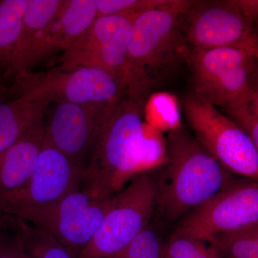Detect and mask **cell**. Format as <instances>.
<instances>
[{
  "label": "cell",
  "instance_id": "d6986e66",
  "mask_svg": "<svg viewBox=\"0 0 258 258\" xmlns=\"http://www.w3.org/2000/svg\"><path fill=\"white\" fill-rule=\"evenodd\" d=\"M14 217L29 258H78L77 254L50 234L23 219Z\"/></svg>",
  "mask_w": 258,
  "mask_h": 258
},
{
  "label": "cell",
  "instance_id": "8992f818",
  "mask_svg": "<svg viewBox=\"0 0 258 258\" xmlns=\"http://www.w3.org/2000/svg\"><path fill=\"white\" fill-rule=\"evenodd\" d=\"M10 97L74 103H113L124 93L122 80L103 70L79 68L24 73L13 79Z\"/></svg>",
  "mask_w": 258,
  "mask_h": 258
},
{
  "label": "cell",
  "instance_id": "ac0fdd59",
  "mask_svg": "<svg viewBox=\"0 0 258 258\" xmlns=\"http://www.w3.org/2000/svg\"><path fill=\"white\" fill-rule=\"evenodd\" d=\"M28 0H0V79L12 77Z\"/></svg>",
  "mask_w": 258,
  "mask_h": 258
},
{
  "label": "cell",
  "instance_id": "52a82bcc",
  "mask_svg": "<svg viewBox=\"0 0 258 258\" xmlns=\"http://www.w3.org/2000/svg\"><path fill=\"white\" fill-rule=\"evenodd\" d=\"M155 181L146 173L134 176L113 197V205L78 258H108L147 228L157 208Z\"/></svg>",
  "mask_w": 258,
  "mask_h": 258
},
{
  "label": "cell",
  "instance_id": "603a6c76",
  "mask_svg": "<svg viewBox=\"0 0 258 258\" xmlns=\"http://www.w3.org/2000/svg\"><path fill=\"white\" fill-rule=\"evenodd\" d=\"M164 247L157 234L144 229L133 241L108 258H163Z\"/></svg>",
  "mask_w": 258,
  "mask_h": 258
},
{
  "label": "cell",
  "instance_id": "277c9868",
  "mask_svg": "<svg viewBox=\"0 0 258 258\" xmlns=\"http://www.w3.org/2000/svg\"><path fill=\"white\" fill-rule=\"evenodd\" d=\"M182 108L196 139L226 169L257 181L258 147L225 113L196 93L186 94Z\"/></svg>",
  "mask_w": 258,
  "mask_h": 258
},
{
  "label": "cell",
  "instance_id": "7402d4cb",
  "mask_svg": "<svg viewBox=\"0 0 258 258\" xmlns=\"http://www.w3.org/2000/svg\"><path fill=\"white\" fill-rule=\"evenodd\" d=\"M163 258H221L213 244L186 236L173 235L164 247Z\"/></svg>",
  "mask_w": 258,
  "mask_h": 258
},
{
  "label": "cell",
  "instance_id": "9a60e30c",
  "mask_svg": "<svg viewBox=\"0 0 258 258\" xmlns=\"http://www.w3.org/2000/svg\"><path fill=\"white\" fill-rule=\"evenodd\" d=\"M45 136L43 120L0 154V192L14 191L26 184L36 166Z\"/></svg>",
  "mask_w": 258,
  "mask_h": 258
},
{
  "label": "cell",
  "instance_id": "484cf974",
  "mask_svg": "<svg viewBox=\"0 0 258 258\" xmlns=\"http://www.w3.org/2000/svg\"><path fill=\"white\" fill-rule=\"evenodd\" d=\"M10 97L9 88L5 86L4 83L0 79V102L8 99Z\"/></svg>",
  "mask_w": 258,
  "mask_h": 258
},
{
  "label": "cell",
  "instance_id": "d4e9b609",
  "mask_svg": "<svg viewBox=\"0 0 258 258\" xmlns=\"http://www.w3.org/2000/svg\"><path fill=\"white\" fill-rule=\"evenodd\" d=\"M0 258H29L15 217L0 215Z\"/></svg>",
  "mask_w": 258,
  "mask_h": 258
},
{
  "label": "cell",
  "instance_id": "4fadbf2b",
  "mask_svg": "<svg viewBox=\"0 0 258 258\" xmlns=\"http://www.w3.org/2000/svg\"><path fill=\"white\" fill-rule=\"evenodd\" d=\"M113 103L57 102L45 124V137L84 170Z\"/></svg>",
  "mask_w": 258,
  "mask_h": 258
},
{
  "label": "cell",
  "instance_id": "44dd1931",
  "mask_svg": "<svg viewBox=\"0 0 258 258\" xmlns=\"http://www.w3.org/2000/svg\"><path fill=\"white\" fill-rule=\"evenodd\" d=\"M227 117L238 125L258 147V92L251 91L225 110Z\"/></svg>",
  "mask_w": 258,
  "mask_h": 258
},
{
  "label": "cell",
  "instance_id": "cb8c5ba5",
  "mask_svg": "<svg viewBox=\"0 0 258 258\" xmlns=\"http://www.w3.org/2000/svg\"><path fill=\"white\" fill-rule=\"evenodd\" d=\"M166 0H96L97 18L103 16L137 18L148 10L164 4Z\"/></svg>",
  "mask_w": 258,
  "mask_h": 258
},
{
  "label": "cell",
  "instance_id": "30bf717a",
  "mask_svg": "<svg viewBox=\"0 0 258 258\" xmlns=\"http://www.w3.org/2000/svg\"><path fill=\"white\" fill-rule=\"evenodd\" d=\"M258 224L257 181H229L222 189L188 212L174 235L209 242L215 235Z\"/></svg>",
  "mask_w": 258,
  "mask_h": 258
},
{
  "label": "cell",
  "instance_id": "7c38bea8",
  "mask_svg": "<svg viewBox=\"0 0 258 258\" xmlns=\"http://www.w3.org/2000/svg\"><path fill=\"white\" fill-rule=\"evenodd\" d=\"M136 18L118 15L98 17L84 35L64 51L59 60L58 69L71 71L94 68L118 76L123 82V69Z\"/></svg>",
  "mask_w": 258,
  "mask_h": 258
},
{
  "label": "cell",
  "instance_id": "7a4b0ae2",
  "mask_svg": "<svg viewBox=\"0 0 258 258\" xmlns=\"http://www.w3.org/2000/svg\"><path fill=\"white\" fill-rule=\"evenodd\" d=\"M191 1L166 0L134 21L123 73L125 96L147 103L187 58L183 20Z\"/></svg>",
  "mask_w": 258,
  "mask_h": 258
},
{
  "label": "cell",
  "instance_id": "9c48e42d",
  "mask_svg": "<svg viewBox=\"0 0 258 258\" xmlns=\"http://www.w3.org/2000/svg\"><path fill=\"white\" fill-rule=\"evenodd\" d=\"M255 22L242 11L237 0L191 1L183 29L189 50L234 47L258 57Z\"/></svg>",
  "mask_w": 258,
  "mask_h": 258
},
{
  "label": "cell",
  "instance_id": "ffe728a7",
  "mask_svg": "<svg viewBox=\"0 0 258 258\" xmlns=\"http://www.w3.org/2000/svg\"><path fill=\"white\" fill-rule=\"evenodd\" d=\"M208 242L230 258H258V224L218 234Z\"/></svg>",
  "mask_w": 258,
  "mask_h": 258
},
{
  "label": "cell",
  "instance_id": "8fae6325",
  "mask_svg": "<svg viewBox=\"0 0 258 258\" xmlns=\"http://www.w3.org/2000/svg\"><path fill=\"white\" fill-rule=\"evenodd\" d=\"M83 169L61 152L45 136L36 166L20 189L0 192V215H13L25 208L57 203L81 188Z\"/></svg>",
  "mask_w": 258,
  "mask_h": 258
},
{
  "label": "cell",
  "instance_id": "6da1fadb",
  "mask_svg": "<svg viewBox=\"0 0 258 258\" xmlns=\"http://www.w3.org/2000/svg\"><path fill=\"white\" fill-rule=\"evenodd\" d=\"M145 105L125 94L111 105L83 172L81 188L92 198H111L164 163L166 143L158 131L147 129Z\"/></svg>",
  "mask_w": 258,
  "mask_h": 258
},
{
  "label": "cell",
  "instance_id": "3957f363",
  "mask_svg": "<svg viewBox=\"0 0 258 258\" xmlns=\"http://www.w3.org/2000/svg\"><path fill=\"white\" fill-rule=\"evenodd\" d=\"M165 143V159L156 183V212L174 222L208 201L230 180L225 168L183 125L171 127Z\"/></svg>",
  "mask_w": 258,
  "mask_h": 258
},
{
  "label": "cell",
  "instance_id": "e0dca14e",
  "mask_svg": "<svg viewBox=\"0 0 258 258\" xmlns=\"http://www.w3.org/2000/svg\"><path fill=\"white\" fill-rule=\"evenodd\" d=\"M66 0H28L12 77L26 72V64L42 34L60 14Z\"/></svg>",
  "mask_w": 258,
  "mask_h": 258
},
{
  "label": "cell",
  "instance_id": "5b68a950",
  "mask_svg": "<svg viewBox=\"0 0 258 258\" xmlns=\"http://www.w3.org/2000/svg\"><path fill=\"white\" fill-rule=\"evenodd\" d=\"M257 56L234 47L190 50L193 92L223 111L257 90Z\"/></svg>",
  "mask_w": 258,
  "mask_h": 258
},
{
  "label": "cell",
  "instance_id": "2e32d148",
  "mask_svg": "<svg viewBox=\"0 0 258 258\" xmlns=\"http://www.w3.org/2000/svg\"><path fill=\"white\" fill-rule=\"evenodd\" d=\"M50 100H31L23 97L0 102V154L44 120Z\"/></svg>",
  "mask_w": 258,
  "mask_h": 258
},
{
  "label": "cell",
  "instance_id": "ba28073f",
  "mask_svg": "<svg viewBox=\"0 0 258 258\" xmlns=\"http://www.w3.org/2000/svg\"><path fill=\"white\" fill-rule=\"evenodd\" d=\"M113 197L92 198L79 188L57 203L22 209L12 216L45 231L79 256L111 209Z\"/></svg>",
  "mask_w": 258,
  "mask_h": 258
},
{
  "label": "cell",
  "instance_id": "5bb4252c",
  "mask_svg": "<svg viewBox=\"0 0 258 258\" xmlns=\"http://www.w3.org/2000/svg\"><path fill=\"white\" fill-rule=\"evenodd\" d=\"M96 18V0H66L60 14L32 50L25 73L57 51L68 50L84 35Z\"/></svg>",
  "mask_w": 258,
  "mask_h": 258
}]
</instances>
